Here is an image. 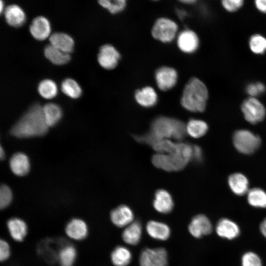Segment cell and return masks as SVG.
<instances>
[{
	"mask_svg": "<svg viewBox=\"0 0 266 266\" xmlns=\"http://www.w3.org/2000/svg\"><path fill=\"white\" fill-rule=\"evenodd\" d=\"M174 206L170 194L166 190L160 189L157 191L153 201V206L159 212L167 214L170 212Z\"/></svg>",
	"mask_w": 266,
	"mask_h": 266,
	"instance_id": "obj_18",
	"label": "cell"
},
{
	"mask_svg": "<svg viewBox=\"0 0 266 266\" xmlns=\"http://www.w3.org/2000/svg\"><path fill=\"white\" fill-rule=\"evenodd\" d=\"M181 2L185 3V4H193L196 2L195 0H183L180 1Z\"/></svg>",
	"mask_w": 266,
	"mask_h": 266,
	"instance_id": "obj_45",
	"label": "cell"
},
{
	"mask_svg": "<svg viewBox=\"0 0 266 266\" xmlns=\"http://www.w3.org/2000/svg\"><path fill=\"white\" fill-rule=\"evenodd\" d=\"M110 219L118 227L127 226L133 222V212L127 205H121L111 211Z\"/></svg>",
	"mask_w": 266,
	"mask_h": 266,
	"instance_id": "obj_15",
	"label": "cell"
},
{
	"mask_svg": "<svg viewBox=\"0 0 266 266\" xmlns=\"http://www.w3.org/2000/svg\"><path fill=\"white\" fill-rule=\"evenodd\" d=\"M7 226L11 237L15 241H22L27 233V224L20 218H13L9 219Z\"/></svg>",
	"mask_w": 266,
	"mask_h": 266,
	"instance_id": "obj_23",
	"label": "cell"
},
{
	"mask_svg": "<svg viewBox=\"0 0 266 266\" xmlns=\"http://www.w3.org/2000/svg\"><path fill=\"white\" fill-rule=\"evenodd\" d=\"M255 5L260 11L266 13V0H257Z\"/></svg>",
	"mask_w": 266,
	"mask_h": 266,
	"instance_id": "obj_43",
	"label": "cell"
},
{
	"mask_svg": "<svg viewBox=\"0 0 266 266\" xmlns=\"http://www.w3.org/2000/svg\"><path fill=\"white\" fill-rule=\"evenodd\" d=\"M187 134L186 125L183 122L174 118L161 116L152 122L148 133L134 137L139 142L151 146L155 141L163 139L172 138L180 141Z\"/></svg>",
	"mask_w": 266,
	"mask_h": 266,
	"instance_id": "obj_1",
	"label": "cell"
},
{
	"mask_svg": "<svg viewBox=\"0 0 266 266\" xmlns=\"http://www.w3.org/2000/svg\"><path fill=\"white\" fill-rule=\"evenodd\" d=\"M260 231L262 234L266 237V219L260 225Z\"/></svg>",
	"mask_w": 266,
	"mask_h": 266,
	"instance_id": "obj_44",
	"label": "cell"
},
{
	"mask_svg": "<svg viewBox=\"0 0 266 266\" xmlns=\"http://www.w3.org/2000/svg\"><path fill=\"white\" fill-rule=\"evenodd\" d=\"M65 231L66 235L71 239L80 240L87 236L88 229L85 221L79 218H74L67 224Z\"/></svg>",
	"mask_w": 266,
	"mask_h": 266,
	"instance_id": "obj_17",
	"label": "cell"
},
{
	"mask_svg": "<svg viewBox=\"0 0 266 266\" xmlns=\"http://www.w3.org/2000/svg\"><path fill=\"white\" fill-rule=\"evenodd\" d=\"M29 31L34 39L43 40L51 34L50 22L44 16H37L32 21L29 26Z\"/></svg>",
	"mask_w": 266,
	"mask_h": 266,
	"instance_id": "obj_12",
	"label": "cell"
},
{
	"mask_svg": "<svg viewBox=\"0 0 266 266\" xmlns=\"http://www.w3.org/2000/svg\"><path fill=\"white\" fill-rule=\"evenodd\" d=\"M3 15L6 23L14 28L21 27L26 21L24 11L16 4L7 5L4 9Z\"/></svg>",
	"mask_w": 266,
	"mask_h": 266,
	"instance_id": "obj_13",
	"label": "cell"
},
{
	"mask_svg": "<svg viewBox=\"0 0 266 266\" xmlns=\"http://www.w3.org/2000/svg\"><path fill=\"white\" fill-rule=\"evenodd\" d=\"M187 133L194 138H200L208 131L206 123L202 120L192 119L186 125Z\"/></svg>",
	"mask_w": 266,
	"mask_h": 266,
	"instance_id": "obj_29",
	"label": "cell"
},
{
	"mask_svg": "<svg viewBox=\"0 0 266 266\" xmlns=\"http://www.w3.org/2000/svg\"><path fill=\"white\" fill-rule=\"evenodd\" d=\"M61 89L64 94L73 99L79 98L82 94V89L79 84L70 78H65L62 81Z\"/></svg>",
	"mask_w": 266,
	"mask_h": 266,
	"instance_id": "obj_30",
	"label": "cell"
},
{
	"mask_svg": "<svg viewBox=\"0 0 266 266\" xmlns=\"http://www.w3.org/2000/svg\"><path fill=\"white\" fill-rule=\"evenodd\" d=\"M146 231L151 237L160 240H166L170 234V228L166 224L153 220L147 223Z\"/></svg>",
	"mask_w": 266,
	"mask_h": 266,
	"instance_id": "obj_21",
	"label": "cell"
},
{
	"mask_svg": "<svg viewBox=\"0 0 266 266\" xmlns=\"http://www.w3.org/2000/svg\"><path fill=\"white\" fill-rule=\"evenodd\" d=\"M140 266H167V253L164 248H145L139 257Z\"/></svg>",
	"mask_w": 266,
	"mask_h": 266,
	"instance_id": "obj_8",
	"label": "cell"
},
{
	"mask_svg": "<svg viewBox=\"0 0 266 266\" xmlns=\"http://www.w3.org/2000/svg\"><path fill=\"white\" fill-rule=\"evenodd\" d=\"M42 106L35 103L31 106L12 127L11 134L18 138L41 136L48 131Z\"/></svg>",
	"mask_w": 266,
	"mask_h": 266,
	"instance_id": "obj_2",
	"label": "cell"
},
{
	"mask_svg": "<svg viewBox=\"0 0 266 266\" xmlns=\"http://www.w3.org/2000/svg\"><path fill=\"white\" fill-rule=\"evenodd\" d=\"M178 26L172 20L166 18H160L155 22L152 29L153 37L163 42L172 41L176 34Z\"/></svg>",
	"mask_w": 266,
	"mask_h": 266,
	"instance_id": "obj_6",
	"label": "cell"
},
{
	"mask_svg": "<svg viewBox=\"0 0 266 266\" xmlns=\"http://www.w3.org/2000/svg\"><path fill=\"white\" fill-rule=\"evenodd\" d=\"M120 58L119 52L112 45L106 44L100 47L97 55L99 65L106 69H112L117 65Z\"/></svg>",
	"mask_w": 266,
	"mask_h": 266,
	"instance_id": "obj_9",
	"label": "cell"
},
{
	"mask_svg": "<svg viewBox=\"0 0 266 266\" xmlns=\"http://www.w3.org/2000/svg\"><path fill=\"white\" fill-rule=\"evenodd\" d=\"M136 102L141 106L150 107L154 106L157 101V94L154 89L147 86L138 90L134 95Z\"/></svg>",
	"mask_w": 266,
	"mask_h": 266,
	"instance_id": "obj_24",
	"label": "cell"
},
{
	"mask_svg": "<svg viewBox=\"0 0 266 266\" xmlns=\"http://www.w3.org/2000/svg\"><path fill=\"white\" fill-rule=\"evenodd\" d=\"M142 227L138 221H133L127 226L122 233V238L128 244L136 245L140 240Z\"/></svg>",
	"mask_w": 266,
	"mask_h": 266,
	"instance_id": "obj_26",
	"label": "cell"
},
{
	"mask_svg": "<svg viewBox=\"0 0 266 266\" xmlns=\"http://www.w3.org/2000/svg\"><path fill=\"white\" fill-rule=\"evenodd\" d=\"M217 234L224 238L233 239L240 233L238 225L232 220L223 218L219 221L216 227Z\"/></svg>",
	"mask_w": 266,
	"mask_h": 266,
	"instance_id": "obj_19",
	"label": "cell"
},
{
	"mask_svg": "<svg viewBox=\"0 0 266 266\" xmlns=\"http://www.w3.org/2000/svg\"><path fill=\"white\" fill-rule=\"evenodd\" d=\"M132 253L126 247L119 246L111 254V260L115 266H127L132 260Z\"/></svg>",
	"mask_w": 266,
	"mask_h": 266,
	"instance_id": "obj_28",
	"label": "cell"
},
{
	"mask_svg": "<svg viewBox=\"0 0 266 266\" xmlns=\"http://www.w3.org/2000/svg\"><path fill=\"white\" fill-rule=\"evenodd\" d=\"M0 157L1 159L4 158V152L1 147L0 148Z\"/></svg>",
	"mask_w": 266,
	"mask_h": 266,
	"instance_id": "obj_46",
	"label": "cell"
},
{
	"mask_svg": "<svg viewBox=\"0 0 266 266\" xmlns=\"http://www.w3.org/2000/svg\"><path fill=\"white\" fill-rule=\"evenodd\" d=\"M155 79L160 90L167 91L173 88L176 84L177 73L173 68L163 66L156 71Z\"/></svg>",
	"mask_w": 266,
	"mask_h": 266,
	"instance_id": "obj_10",
	"label": "cell"
},
{
	"mask_svg": "<svg viewBox=\"0 0 266 266\" xmlns=\"http://www.w3.org/2000/svg\"><path fill=\"white\" fill-rule=\"evenodd\" d=\"M76 257L74 246L67 245L63 247L59 254V260L61 266H72Z\"/></svg>",
	"mask_w": 266,
	"mask_h": 266,
	"instance_id": "obj_33",
	"label": "cell"
},
{
	"mask_svg": "<svg viewBox=\"0 0 266 266\" xmlns=\"http://www.w3.org/2000/svg\"><path fill=\"white\" fill-rule=\"evenodd\" d=\"M233 143L236 149L244 154L254 153L260 146V137L247 130L236 131L233 135Z\"/></svg>",
	"mask_w": 266,
	"mask_h": 266,
	"instance_id": "obj_5",
	"label": "cell"
},
{
	"mask_svg": "<svg viewBox=\"0 0 266 266\" xmlns=\"http://www.w3.org/2000/svg\"><path fill=\"white\" fill-rule=\"evenodd\" d=\"M199 44L198 35L192 30H184L178 35L177 45L180 50L184 53L194 52L197 49Z\"/></svg>",
	"mask_w": 266,
	"mask_h": 266,
	"instance_id": "obj_14",
	"label": "cell"
},
{
	"mask_svg": "<svg viewBox=\"0 0 266 266\" xmlns=\"http://www.w3.org/2000/svg\"><path fill=\"white\" fill-rule=\"evenodd\" d=\"M0 12H2V7H3V2H2V0H0Z\"/></svg>",
	"mask_w": 266,
	"mask_h": 266,
	"instance_id": "obj_47",
	"label": "cell"
},
{
	"mask_svg": "<svg viewBox=\"0 0 266 266\" xmlns=\"http://www.w3.org/2000/svg\"><path fill=\"white\" fill-rule=\"evenodd\" d=\"M247 200L252 206L257 208L266 207V192L258 188L252 189L248 192Z\"/></svg>",
	"mask_w": 266,
	"mask_h": 266,
	"instance_id": "obj_32",
	"label": "cell"
},
{
	"mask_svg": "<svg viewBox=\"0 0 266 266\" xmlns=\"http://www.w3.org/2000/svg\"><path fill=\"white\" fill-rule=\"evenodd\" d=\"M98 3L112 14L122 11L126 6L125 0H100L98 1Z\"/></svg>",
	"mask_w": 266,
	"mask_h": 266,
	"instance_id": "obj_36",
	"label": "cell"
},
{
	"mask_svg": "<svg viewBox=\"0 0 266 266\" xmlns=\"http://www.w3.org/2000/svg\"><path fill=\"white\" fill-rule=\"evenodd\" d=\"M188 230L192 236L200 238L210 234L212 231V226L206 216L199 214L193 218L189 225Z\"/></svg>",
	"mask_w": 266,
	"mask_h": 266,
	"instance_id": "obj_11",
	"label": "cell"
},
{
	"mask_svg": "<svg viewBox=\"0 0 266 266\" xmlns=\"http://www.w3.org/2000/svg\"><path fill=\"white\" fill-rule=\"evenodd\" d=\"M43 53L45 58L55 65H65L71 59L70 54L64 52L50 44L44 47Z\"/></svg>",
	"mask_w": 266,
	"mask_h": 266,
	"instance_id": "obj_22",
	"label": "cell"
},
{
	"mask_svg": "<svg viewBox=\"0 0 266 266\" xmlns=\"http://www.w3.org/2000/svg\"><path fill=\"white\" fill-rule=\"evenodd\" d=\"M249 46L253 53L263 54L266 51V38L260 34L253 35L250 39Z\"/></svg>",
	"mask_w": 266,
	"mask_h": 266,
	"instance_id": "obj_35",
	"label": "cell"
},
{
	"mask_svg": "<svg viewBox=\"0 0 266 266\" xmlns=\"http://www.w3.org/2000/svg\"><path fill=\"white\" fill-rule=\"evenodd\" d=\"M50 44L64 52L70 54L73 51L74 41L69 34L63 32H55L49 36Z\"/></svg>",
	"mask_w": 266,
	"mask_h": 266,
	"instance_id": "obj_16",
	"label": "cell"
},
{
	"mask_svg": "<svg viewBox=\"0 0 266 266\" xmlns=\"http://www.w3.org/2000/svg\"><path fill=\"white\" fill-rule=\"evenodd\" d=\"M243 4L242 0H224L222 1L223 7L229 12L235 11Z\"/></svg>",
	"mask_w": 266,
	"mask_h": 266,
	"instance_id": "obj_40",
	"label": "cell"
},
{
	"mask_svg": "<svg viewBox=\"0 0 266 266\" xmlns=\"http://www.w3.org/2000/svg\"><path fill=\"white\" fill-rule=\"evenodd\" d=\"M265 91V86L261 82L252 83L249 84L246 88V92L251 97L259 96Z\"/></svg>",
	"mask_w": 266,
	"mask_h": 266,
	"instance_id": "obj_39",
	"label": "cell"
},
{
	"mask_svg": "<svg viewBox=\"0 0 266 266\" xmlns=\"http://www.w3.org/2000/svg\"><path fill=\"white\" fill-rule=\"evenodd\" d=\"M242 266H262L260 258L255 253L248 252L245 253L241 259Z\"/></svg>",
	"mask_w": 266,
	"mask_h": 266,
	"instance_id": "obj_38",
	"label": "cell"
},
{
	"mask_svg": "<svg viewBox=\"0 0 266 266\" xmlns=\"http://www.w3.org/2000/svg\"><path fill=\"white\" fill-rule=\"evenodd\" d=\"M42 109L46 123L48 127L55 125L62 117V109L56 103H47L42 106Z\"/></svg>",
	"mask_w": 266,
	"mask_h": 266,
	"instance_id": "obj_27",
	"label": "cell"
},
{
	"mask_svg": "<svg viewBox=\"0 0 266 266\" xmlns=\"http://www.w3.org/2000/svg\"><path fill=\"white\" fill-rule=\"evenodd\" d=\"M177 145L169 139H163L155 141L151 146L159 154H168L174 151Z\"/></svg>",
	"mask_w": 266,
	"mask_h": 266,
	"instance_id": "obj_34",
	"label": "cell"
},
{
	"mask_svg": "<svg viewBox=\"0 0 266 266\" xmlns=\"http://www.w3.org/2000/svg\"><path fill=\"white\" fill-rule=\"evenodd\" d=\"M193 146L188 143L177 142L176 149L168 154L156 153L152 158L154 166L167 171L183 169L192 160Z\"/></svg>",
	"mask_w": 266,
	"mask_h": 266,
	"instance_id": "obj_3",
	"label": "cell"
},
{
	"mask_svg": "<svg viewBox=\"0 0 266 266\" xmlns=\"http://www.w3.org/2000/svg\"><path fill=\"white\" fill-rule=\"evenodd\" d=\"M208 98V90L205 85L199 78L192 77L183 90L181 103L188 111L202 112L205 109Z\"/></svg>",
	"mask_w": 266,
	"mask_h": 266,
	"instance_id": "obj_4",
	"label": "cell"
},
{
	"mask_svg": "<svg viewBox=\"0 0 266 266\" xmlns=\"http://www.w3.org/2000/svg\"><path fill=\"white\" fill-rule=\"evenodd\" d=\"M37 91L42 98L45 99H51L57 95L58 89L54 81L49 79H45L39 82Z\"/></svg>",
	"mask_w": 266,
	"mask_h": 266,
	"instance_id": "obj_31",
	"label": "cell"
},
{
	"mask_svg": "<svg viewBox=\"0 0 266 266\" xmlns=\"http://www.w3.org/2000/svg\"><path fill=\"white\" fill-rule=\"evenodd\" d=\"M12 200V193L10 189L5 185H2L0 189V207L1 209L8 206Z\"/></svg>",
	"mask_w": 266,
	"mask_h": 266,
	"instance_id": "obj_37",
	"label": "cell"
},
{
	"mask_svg": "<svg viewBox=\"0 0 266 266\" xmlns=\"http://www.w3.org/2000/svg\"><path fill=\"white\" fill-rule=\"evenodd\" d=\"M202 151L198 145H193L192 160L197 162H200L202 159Z\"/></svg>",
	"mask_w": 266,
	"mask_h": 266,
	"instance_id": "obj_42",
	"label": "cell"
},
{
	"mask_svg": "<svg viewBox=\"0 0 266 266\" xmlns=\"http://www.w3.org/2000/svg\"><path fill=\"white\" fill-rule=\"evenodd\" d=\"M229 187L232 192L238 196L245 194L248 190L249 181L247 178L241 173H234L228 178Z\"/></svg>",
	"mask_w": 266,
	"mask_h": 266,
	"instance_id": "obj_25",
	"label": "cell"
},
{
	"mask_svg": "<svg viewBox=\"0 0 266 266\" xmlns=\"http://www.w3.org/2000/svg\"><path fill=\"white\" fill-rule=\"evenodd\" d=\"M9 165L13 173L18 176L25 175L30 170L29 158L27 155L22 153L14 154L10 160Z\"/></svg>",
	"mask_w": 266,
	"mask_h": 266,
	"instance_id": "obj_20",
	"label": "cell"
},
{
	"mask_svg": "<svg viewBox=\"0 0 266 266\" xmlns=\"http://www.w3.org/2000/svg\"><path fill=\"white\" fill-rule=\"evenodd\" d=\"M241 108L244 118L252 124L261 122L266 114L265 106L261 101L254 97H250L244 100Z\"/></svg>",
	"mask_w": 266,
	"mask_h": 266,
	"instance_id": "obj_7",
	"label": "cell"
},
{
	"mask_svg": "<svg viewBox=\"0 0 266 266\" xmlns=\"http://www.w3.org/2000/svg\"><path fill=\"white\" fill-rule=\"evenodd\" d=\"M10 249L9 244L4 240L0 241V260L4 261L10 256Z\"/></svg>",
	"mask_w": 266,
	"mask_h": 266,
	"instance_id": "obj_41",
	"label": "cell"
}]
</instances>
